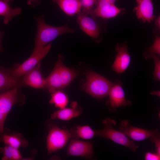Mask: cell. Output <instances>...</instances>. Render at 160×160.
<instances>
[{"instance_id": "cell-28", "label": "cell", "mask_w": 160, "mask_h": 160, "mask_svg": "<svg viewBox=\"0 0 160 160\" xmlns=\"http://www.w3.org/2000/svg\"><path fill=\"white\" fill-rule=\"evenodd\" d=\"M151 142L155 145L156 153L160 155V135L158 132L153 136L150 138Z\"/></svg>"}, {"instance_id": "cell-1", "label": "cell", "mask_w": 160, "mask_h": 160, "mask_svg": "<svg viewBox=\"0 0 160 160\" xmlns=\"http://www.w3.org/2000/svg\"><path fill=\"white\" fill-rule=\"evenodd\" d=\"M36 23L37 32L34 48L32 54L38 52L49 43L59 36L65 33H73L75 30L65 25L54 26L45 23L42 15L35 18Z\"/></svg>"}, {"instance_id": "cell-33", "label": "cell", "mask_w": 160, "mask_h": 160, "mask_svg": "<svg viewBox=\"0 0 160 160\" xmlns=\"http://www.w3.org/2000/svg\"><path fill=\"white\" fill-rule=\"evenodd\" d=\"M150 94L153 95H156L158 97H160V92L159 91H153L150 93Z\"/></svg>"}, {"instance_id": "cell-8", "label": "cell", "mask_w": 160, "mask_h": 160, "mask_svg": "<svg viewBox=\"0 0 160 160\" xmlns=\"http://www.w3.org/2000/svg\"><path fill=\"white\" fill-rule=\"evenodd\" d=\"M119 129L128 137L136 141H142L150 138L158 132L157 129L150 130L132 126L129 125L127 120L121 121Z\"/></svg>"}, {"instance_id": "cell-13", "label": "cell", "mask_w": 160, "mask_h": 160, "mask_svg": "<svg viewBox=\"0 0 160 160\" xmlns=\"http://www.w3.org/2000/svg\"><path fill=\"white\" fill-rule=\"evenodd\" d=\"M40 67L39 63L24 75L23 81L25 84L35 88H42L45 87V79L42 77Z\"/></svg>"}, {"instance_id": "cell-9", "label": "cell", "mask_w": 160, "mask_h": 160, "mask_svg": "<svg viewBox=\"0 0 160 160\" xmlns=\"http://www.w3.org/2000/svg\"><path fill=\"white\" fill-rule=\"evenodd\" d=\"M122 83L120 81L116 80L113 83L108 95L109 108L114 111L118 108L122 106H130V101L127 100L125 93L122 86Z\"/></svg>"}, {"instance_id": "cell-34", "label": "cell", "mask_w": 160, "mask_h": 160, "mask_svg": "<svg viewBox=\"0 0 160 160\" xmlns=\"http://www.w3.org/2000/svg\"><path fill=\"white\" fill-rule=\"evenodd\" d=\"M2 33L0 31V51H2L3 50V49L1 45V39L2 37Z\"/></svg>"}, {"instance_id": "cell-25", "label": "cell", "mask_w": 160, "mask_h": 160, "mask_svg": "<svg viewBox=\"0 0 160 160\" xmlns=\"http://www.w3.org/2000/svg\"><path fill=\"white\" fill-rule=\"evenodd\" d=\"M160 55V37L156 36L152 44L144 52L143 55L145 59L152 58L154 55Z\"/></svg>"}, {"instance_id": "cell-3", "label": "cell", "mask_w": 160, "mask_h": 160, "mask_svg": "<svg viewBox=\"0 0 160 160\" xmlns=\"http://www.w3.org/2000/svg\"><path fill=\"white\" fill-rule=\"evenodd\" d=\"M102 123L104 127L99 130H94L95 136H99L105 139H108L114 142L129 148L135 152L139 147L123 133L119 130L115 129L113 127L116 123L110 118L103 119Z\"/></svg>"}, {"instance_id": "cell-6", "label": "cell", "mask_w": 160, "mask_h": 160, "mask_svg": "<svg viewBox=\"0 0 160 160\" xmlns=\"http://www.w3.org/2000/svg\"><path fill=\"white\" fill-rule=\"evenodd\" d=\"M51 47V44L49 43L37 52L32 54L28 59L12 72V75L18 78L33 68L47 54Z\"/></svg>"}, {"instance_id": "cell-10", "label": "cell", "mask_w": 160, "mask_h": 160, "mask_svg": "<svg viewBox=\"0 0 160 160\" xmlns=\"http://www.w3.org/2000/svg\"><path fill=\"white\" fill-rule=\"evenodd\" d=\"M115 50L116 54L111 69L117 73L121 74L129 67L130 63L131 57L128 51L127 46L126 42L117 44Z\"/></svg>"}, {"instance_id": "cell-7", "label": "cell", "mask_w": 160, "mask_h": 160, "mask_svg": "<svg viewBox=\"0 0 160 160\" xmlns=\"http://www.w3.org/2000/svg\"><path fill=\"white\" fill-rule=\"evenodd\" d=\"M66 155L68 156L92 159L93 156L92 144L89 141L72 139L67 148Z\"/></svg>"}, {"instance_id": "cell-23", "label": "cell", "mask_w": 160, "mask_h": 160, "mask_svg": "<svg viewBox=\"0 0 160 160\" xmlns=\"http://www.w3.org/2000/svg\"><path fill=\"white\" fill-rule=\"evenodd\" d=\"M51 93L50 104H54L55 107L60 109L66 107L68 103V99L65 94L59 90Z\"/></svg>"}, {"instance_id": "cell-11", "label": "cell", "mask_w": 160, "mask_h": 160, "mask_svg": "<svg viewBox=\"0 0 160 160\" xmlns=\"http://www.w3.org/2000/svg\"><path fill=\"white\" fill-rule=\"evenodd\" d=\"M76 20L81 29L86 34L94 39L99 37L100 28L93 18L86 14L80 12L78 13Z\"/></svg>"}, {"instance_id": "cell-32", "label": "cell", "mask_w": 160, "mask_h": 160, "mask_svg": "<svg viewBox=\"0 0 160 160\" xmlns=\"http://www.w3.org/2000/svg\"><path fill=\"white\" fill-rule=\"evenodd\" d=\"M39 3V0H28L27 4L32 7H34Z\"/></svg>"}, {"instance_id": "cell-22", "label": "cell", "mask_w": 160, "mask_h": 160, "mask_svg": "<svg viewBox=\"0 0 160 160\" xmlns=\"http://www.w3.org/2000/svg\"><path fill=\"white\" fill-rule=\"evenodd\" d=\"M57 62L62 83L63 87H64L71 83L76 77L77 74L75 71L64 66L60 60H58Z\"/></svg>"}, {"instance_id": "cell-19", "label": "cell", "mask_w": 160, "mask_h": 160, "mask_svg": "<svg viewBox=\"0 0 160 160\" xmlns=\"http://www.w3.org/2000/svg\"><path fill=\"white\" fill-rule=\"evenodd\" d=\"M9 4L4 1L0 0V16L4 17V23L7 24L12 18L20 14L21 9L19 7L15 8H11Z\"/></svg>"}, {"instance_id": "cell-18", "label": "cell", "mask_w": 160, "mask_h": 160, "mask_svg": "<svg viewBox=\"0 0 160 160\" xmlns=\"http://www.w3.org/2000/svg\"><path fill=\"white\" fill-rule=\"evenodd\" d=\"M72 138L89 140L95 136L94 130L87 125H78L70 131Z\"/></svg>"}, {"instance_id": "cell-31", "label": "cell", "mask_w": 160, "mask_h": 160, "mask_svg": "<svg viewBox=\"0 0 160 160\" xmlns=\"http://www.w3.org/2000/svg\"><path fill=\"white\" fill-rule=\"evenodd\" d=\"M155 27L157 30L159 31L160 30V16L159 15L156 18H155Z\"/></svg>"}, {"instance_id": "cell-15", "label": "cell", "mask_w": 160, "mask_h": 160, "mask_svg": "<svg viewBox=\"0 0 160 160\" xmlns=\"http://www.w3.org/2000/svg\"><path fill=\"white\" fill-rule=\"evenodd\" d=\"M68 15L73 16L81 9L80 0H52Z\"/></svg>"}, {"instance_id": "cell-21", "label": "cell", "mask_w": 160, "mask_h": 160, "mask_svg": "<svg viewBox=\"0 0 160 160\" xmlns=\"http://www.w3.org/2000/svg\"><path fill=\"white\" fill-rule=\"evenodd\" d=\"M20 81L11 74L0 70V90L17 87Z\"/></svg>"}, {"instance_id": "cell-17", "label": "cell", "mask_w": 160, "mask_h": 160, "mask_svg": "<svg viewBox=\"0 0 160 160\" xmlns=\"http://www.w3.org/2000/svg\"><path fill=\"white\" fill-rule=\"evenodd\" d=\"M82 113L81 110L75 107L63 108L54 112L51 114L52 119H57L64 121H68L79 116Z\"/></svg>"}, {"instance_id": "cell-30", "label": "cell", "mask_w": 160, "mask_h": 160, "mask_svg": "<svg viewBox=\"0 0 160 160\" xmlns=\"http://www.w3.org/2000/svg\"><path fill=\"white\" fill-rule=\"evenodd\" d=\"M119 0H97L96 6L107 4L114 3L115 2Z\"/></svg>"}, {"instance_id": "cell-35", "label": "cell", "mask_w": 160, "mask_h": 160, "mask_svg": "<svg viewBox=\"0 0 160 160\" xmlns=\"http://www.w3.org/2000/svg\"><path fill=\"white\" fill-rule=\"evenodd\" d=\"M3 1H6L9 4L11 2H12V0H2Z\"/></svg>"}, {"instance_id": "cell-14", "label": "cell", "mask_w": 160, "mask_h": 160, "mask_svg": "<svg viewBox=\"0 0 160 160\" xmlns=\"http://www.w3.org/2000/svg\"><path fill=\"white\" fill-rule=\"evenodd\" d=\"M125 9L117 7L114 3L96 6L92 11L91 15L105 19L114 17Z\"/></svg>"}, {"instance_id": "cell-24", "label": "cell", "mask_w": 160, "mask_h": 160, "mask_svg": "<svg viewBox=\"0 0 160 160\" xmlns=\"http://www.w3.org/2000/svg\"><path fill=\"white\" fill-rule=\"evenodd\" d=\"M1 150L3 154L2 160H19L22 159L20 152L18 148L6 145L1 149Z\"/></svg>"}, {"instance_id": "cell-12", "label": "cell", "mask_w": 160, "mask_h": 160, "mask_svg": "<svg viewBox=\"0 0 160 160\" xmlns=\"http://www.w3.org/2000/svg\"><path fill=\"white\" fill-rule=\"evenodd\" d=\"M136 6L134 8L137 18L143 23H150L154 20L152 0H135Z\"/></svg>"}, {"instance_id": "cell-26", "label": "cell", "mask_w": 160, "mask_h": 160, "mask_svg": "<svg viewBox=\"0 0 160 160\" xmlns=\"http://www.w3.org/2000/svg\"><path fill=\"white\" fill-rule=\"evenodd\" d=\"M97 0H80L83 12L91 15Z\"/></svg>"}, {"instance_id": "cell-4", "label": "cell", "mask_w": 160, "mask_h": 160, "mask_svg": "<svg viewBox=\"0 0 160 160\" xmlns=\"http://www.w3.org/2000/svg\"><path fill=\"white\" fill-rule=\"evenodd\" d=\"M72 139L70 131L55 125L49 128L47 137V148L49 154L63 148L68 140Z\"/></svg>"}, {"instance_id": "cell-2", "label": "cell", "mask_w": 160, "mask_h": 160, "mask_svg": "<svg viewBox=\"0 0 160 160\" xmlns=\"http://www.w3.org/2000/svg\"><path fill=\"white\" fill-rule=\"evenodd\" d=\"M113 82L95 72L89 71L86 74L83 88L88 94L97 99L108 95Z\"/></svg>"}, {"instance_id": "cell-16", "label": "cell", "mask_w": 160, "mask_h": 160, "mask_svg": "<svg viewBox=\"0 0 160 160\" xmlns=\"http://www.w3.org/2000/svg\"><path fill=\"white\" fill-rule=\"evenodd\" d=\"M45 87L49 89V91L51 93L63 88L57 62L52 72L45 79Z\"/></svg>"}, {"instance_id": "cell-29", "label": "cell", "mask_w": 160, "mask_h": 160, "mask_svg": "<svg viewBox=\"0 0 160 160\" xmlns=\"http://www.w3.org/2000/svg\"><path fill=\"white\" fill-rule=\"evenodd\" d=\"M144 158L146 160H159L160 155L156 153L147 152L145 155Z\"/></svg>"}, {"instance_id": "cell-27", "label": "cell", "mask_w": 160, "mask_h": 160, "mask_svg": "<svg viewBox=\"0 0 160 160\" xmlns=\"http://www.w3.org/2000/svg\"><path fill=\"white\" fill-rule=\"evenodd\" d=\"M152 58L153 60L154 68L153 73V79L156 81H159L160 80V60L159 56L154 55Z\"/></svg>"}, {"instance_id": "cell-20", "label": "cell", "mask_w": 160, "mask_h": 160, "mask_svg": "<svg viewBox=\"0 0 160 160\" xmlns=\"http://www.w3.org/2000/svg\"><path fill=\"white\" fill-rule=\"evenodd\" d=\"M2 140L6 145L18 149L20 147H25L28 145L27 141L23 138L20 133H15L10 135H4Z\"/></svg>"}, {"instance_id": "cell-5", "label": "cell", "mask_w": 160, "mask_h": 160, "mask_svg": "<svg viewBox=\"0 0 160 160\" xmlns=\"http://www.w3.org/2000/svg\"><path fill=\"white\" fill-rule=\"evenodd\" d=\"M17 88L0 94V132H3L6 117L18 100Z\"/></svg>"}]
</instances>
